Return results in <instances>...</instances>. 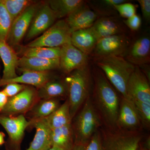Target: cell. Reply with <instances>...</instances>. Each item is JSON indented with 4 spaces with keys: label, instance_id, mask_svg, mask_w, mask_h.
Here are the masks:
<instances>
[{
    "label": "cell",
    "instance_id": "cell-17",
    "mask_svg": "<svg viewBox=\"0 0 150 150\" xmlns=\"http://www.w3.org/2000/svg\"><path fill=\"white\" fill-rule=\"evenodd\" d=\"M141 122L133 100L131 98L122 97L120 103L116 126L132 131L139 127Z\"/></svg>",
    "mask_w": 150,
    "mask_h": 150
},
{
    "label": "cell",
    "instance_id": "cell-32",
    "mask_svg": "<svg viewBox=\"0 0 150 150\" xmlns=\"http://www.w3.org/2000/svg\"><path fill=\"white\" fill-rule=\"evenodd\" d=\"M133 100L141 122L149 127L150 123V105L140 101Z\"/></svg>",
    "mask_w": 150,
    "mask_h": 150
},
{
    "label": "cell",
    "instance_id": "cell-38",
    "mask_svg": "<svg viewBox=\"0 0 150 150\" xmlns=\"http://www.w3.org/2000/svg\"><path fill=\"white\" fill-rule=\"evenodd\" d=\"M8 99V98L6 96L3 91H0V112L5 106Z\"/></svg>",
    "mask_w": 150,
    "mask_h": 150
},
{
    "label": "cell",
    "instance_id": "cell-36",
    "mask_svg": "<svg viewBox=\"0 0 150 150\" xmlns=\"http://www.w3.org/2000/svg\"><path fill=\"white\" fill-rule=\"evenodd\" d=\"M123 21L127 28L133 31L138 30L142 25V19L137 14L126 20H123Z\"/></svg>",
    "mask_w": 150,
    "mask_h": 150
},
{
    "label": "cell",
    "instance_id": "cell-3",
    "mask_svg": "<svg viewBox=\"0 0 150 150\" xmlns=\"http://www.w3.org/2000/svg\"><path fill=\"white\" fill-rule=\"evenodd\" d=\"M92 76L88 66L75 70L65 78L68 86V99L72 119L90 96Z\"/></svg>",
    "mask_w": 150,
    "mask_h": 150
},
{
    "label": "cell",
    "instance_id": "cell-15",
    "mask_svg": "<svg viewBox=\"0 0 150 150\" xmlns=\"http://www.w3.org/2000/svg\"><path fill=\"white\" fill-rule=\"evenodd\" d=\"M91 28L98 40L111 35L128 33V28L116 16L99 17Z\"/></svg>",
    "mask_w": 150,
    "mask_h": 150
},
{
    "label": "cell",
    "instance_id": "cell-39",
    "mask_svg": "<svg viewBox=\"0 0 150 150\" xmlns=\"http://www.w3.org/2000/svg\"><path fill=\"white\" fill-rule=\"evenodd\" d=\"M5 134L3 132L0 131V146H2L5 143Z\"/></svg>",
    "mask_w": 150,
    "mask_h": 150
},
{
    "label": "cell",
    "instance_id": "cell-25",
    "mask_svg": "<svg viewBox=\"0 0 150 150\" xmlns=\"http://www.w3.org/2000/svg\"><path fill=\"white\" fill-rule=\"evenodd\" d=\"M58 99H40L26 114L29 121H33L47 118L60 106Z\"/></svg>",
    "mask_w": 150,
    "mask_h": 150
},
{
    "label": "cell",
    "instance_id": "cell-37",
    "mask_svg": "<svg viewBox=\"0 0 150 150\" xmlns=\"http://www.w3.org/2000/svg\"><path fill=\"white\" fill-rule=\"evenodd\" d=\"M139 4L142 15L144 19L147 22L150 20V0H138Z\"/></svg>",
    "mask_w": 150,
    "mask_h": 150
},
{
    "label": "cell",
    "instance_id": "cell-26",
    "mask_svg": "<svg viewBox=\"0 0 150 150\" xmlns=\"http://www.w3.org/2000/svg\"><path fill=\"white\" fill-rule=\"evenodd\" d=\"M46 123L51 130L63 127L72 123L69 106L68 100L59 106L52 114L45 118Z\"/></svg>",
    "mask_w": 150,
    "mask_h": 150
},
{
    "label": "cell",
    "instance_id": "cell-22",
    "mask_svg": "<svg viewBox=\"0 0 150 150\" xmlns=\"http://www.w3.org/2000/svg\"><path fill=\"white\" fill-rule=\"evenodd\" d=\"M18 67L19 69L49 71L60 69V61L59 59H47L22 56L19 58Z\"/></svg>",
    "mask_w": 150,
    "mask_h": 150
},
{
    "label": "cell",
    "instance_id": "cell-13",
    "mask_svg": "<svg viewBox=\"0 0 150 150\" xmlns=\"http://www.w3.org/2000/svg\"><path fill=\"white\" fill-rule=\"evenodd\" d=\"M124 58L135 66L139 67L149 64L150 62L149 35H142L132 42Z\"/></svg>",
    "mask_w": 150,
    "mask_h": 150
},
{
    "label": "cell",
    "instance_id": "cell-5",
    "mask_svg": "<svg viewBox=\"0 0 150 150\" xmlns=\"http://www.w3.org/2000/svg\"><path fill=\"white\" fill-rule=\"evenodd\" d=\"M72 31L65 19L54 23L45 32L27 45L28 47H61L71 43Z\"/></svg>",
    "mask_w": 150,
    "mask_h": 150
},
{
    "label": "cell",
    "instance_id": "cell-40",
    "mask_svg": "<svg viewBox=\"0 0 150 150\" xmlns=\"http://www.w3.org/2000/svg\"><path fill=\"white\" fill-rule=\"evenodd\" d=\"M85 146L80 144H74L72 150H84Z\"/></svg>",
    "mask_w": 150,
    "mask_h": 150
},
{
    "label": "cell",
    "instance_id": "cell-29",
    "mask_svg": "<svg viewBox=\"0 0 150 150\" xmlns=\"http://www.w3.org/2000/svg\"><path fill=\"white\" fill-rule=\"evenodd\" d=\"M127 1L126 0H102L89 1L87 3L100 17L116 16L117 12L115 6Z\"/></svg>",
    "mask_w": 150,
    "mask_h": 150
},
{
    "label": "cell",
    "instance_id": "cell-12",
    "mask_svg": "<svg viewBox=\"0 0 150 150\" xmlns=\"http://www.w3.org/2000/svg\"><path fill=\"white\" fill-rule=\"evenodd\" d=\"M60 69L66 74L80 69L88 66V56L68 43L61 47Z\"/></svg>",
    "mask_w": 150,
    "mask_h": 150
},
{
    "label": "cell",
    "instance_id": "cell-19",
    "mask_svg": "<svg viewBox=\"0 0 150 150\" xmlns=\"http://www.w3.org/2000/svg\"><path fill=\"white\" fill-rule=\"evenodd\" d=\"M22 72L20 76L11 79L4 80L0 79V86L10 83L28 85L38 88L48 81L51 80V76L49 71H36L31 70L20 69Z\"/></svg>",
    "mask_w": 150,
    "mask_h": 150
},
{
    "label": "cell",
    "instance_id": "cell-41",
    "mask_svg": "<svg viewBox=\"0 0 150 150\" xmlns=\"http://www.w3.org/2000/svg\"><path fill=\"white\" fill-rule=\"evenodd\" d=\"M48 150H64L61 148L58 147L52 146V147Z\"/></svg>",
    "mask_w": 150,
    "mask_h": 150
},
{
    "label": "cell",
    "instance_id": "cell-1",
    "mask_svg": "<svg viewBox=\"0 0 150 150\" xmlns=\"http://www.w3.org/2000/svg\"><path fill=\"white\" fill-rule=\"evenodd\" d=\"M93 98L96 109L108 127L116 126L120 101L114 88L99 68L93 67Z\"/></svg>",
    "mask_w": 150,
    "mask_h": 150
},
{
    "label": "cell",
    "instance_id": "cell-24",
    "mask_svg": "<svg viewBox=\"0 0 150 150\" xmlns=\"http://www.w3.org/2000/svg\"><path fill=\"white\" fill-rule=\"evenodd\" d=\"M38 99H58L68 95V86L65 81L50 80L37 89Z\"/></svg>",
    "mask_w": 150,
    "mask_h": 150
},
{
    "label": "cell",
    "instance_id": "cell-10",
    "mask_svg": "<svg viewBox=\"0 0 150 150\" xmlns=\"http://www.w3.org/2000/svg\"><path fill=\"white\" fill-rule=\"evenodd\" d=\"M38 5L32 4L25 9L13 21L6 42L13 48L18 47L29 29L33 19L38 8Z\"/></svg>",
    "mask_w": 150,
    "mask_h": 150
},
{
    "label": "cell",
    "instance_id": "cell-30",
    "mask_svg": "<svg viewBox=\"0 0 150 150\" xmlns=\"http://www.w3.org/2000/svg\"><path fill=\"white\" fill-rule=\"evenodd\" d=\"M13 21L21 14L25 10L32 4L29 0H1Z\"/></svg>",
    "mask_w": 150,
    "mask_h": 150
},
{
    "label": "cell",
    "instance_id": "cell-6",
    "mask_svg": "<svg viewBox=\"0 0 150 150\" xmlns=\"http://www.w3.org/2000/svg\"><path fill=\"white\" fill-rule=\"evenodd\" d=\"M0 124L8 135L6 143L7 150H21V144L25 131L29 126V122L23 115H8L0 114Z\"/></svg>",
    "mask_w": 150,
    "mask_h": 150
},
{
    "label": "cell",
    "instance_id": "cell-20",
    "mask_svg": "<svg viewBox=\"0 0 150 150\" xmlns=\"http://www.w3.org/2000/svg\"><path fill=\"white\" fill-rule=\"evenodd\" d=\"M0 57L4 66L1 79L7 80L16 77L19 58L13 48L6 41H0Z\"/></svg>",
    "mask_w": 150,
    "mask_h": 150
},
{
    "label": "cell",
    "instance_id": "cell-21",
    "mask_svg": "<svg viewBox=\"0 0 150 150\" xmlns=\"http://www.w3.org/2000/svg\"><path fill=\"white\" fill-rule=\"evenodd\" d=\"M97 41L96 36L91 28L72 33L71 44L88 56L91 55Z\"/></svg>",
    "mask_w": 150,
    "mask_h": 150
},
{
    "label": "cell",
    "instance_id": "cell-33",
    "mask_svg": "<svg viewBox=\"0 0 150 150\" xmlns=\"http://www.w3.org/2000/svg\"><path fill=\"white\" fill-rule=\"evenodd\" d=\"M115 8L120 16L126 19L136 14L137 7L129 1L115 6Z\"/></svg>",
    "mask_w": 150,
    "mask_h": 150
},
{
    "label": "cell",
    "instance_id": "cell-11",
    "mask_svg": "<svg viewBox=\"0 0 150 150\" xmlns=\"http://www.w3.org/2000/svg\"><path fill=\"white\" fill-rule=\"evenodd\" d=\"M129 98L150 105V87L149 79L140 69L135 66L127 85Z\"/></svg>",
    "mask_w": 150,
    "mask_h": 150
},
{
    "label": "cell",
    "instance_id": "cell-9",
    "mask_svg": "<svg viewBox=\"0 0 150 150\" xmlns=\"http://www.w3.org/2000/svg\"><path fill=\"white\" fill-rule=\"evenodd\" d=\"M38 100L37 90L32 87L26 86L24 90L15 96L8 98L0 114L23 115L28 112Z\"/></svg>",
    "mask_w": 150,
    "mask_h": 150
},
{
    "label": "cell",
    "instance_id": "cell-8",
    "mask_svg": "<svg viewBox=\"0 0 150 150\" xmlns=\"http://www.w3.org/2000/svg\"><path fill=\"white\" fill-rule=\"evenodd\" d=\"M103 150H139L142 135L135 131L103 132Z\"/></svg>",
    "mask_w": 150,
    "mask_h": 150
},
{
    "label": "cell",
    "instance_id": "cell-42",
    "mask_svg": "<svg viewBox=\"0 0 150 150\" xmlns=\"http://www.w3.org/2000/svg\"><path fill=\"white\" fill-rule=\"evenodd\" d=\"M146 150V149H144V150Z\"/></svg>",
    "mask_w": 150,
    "mask_h": 150
},
{
    "label": "cell",
    "instance_id": "cell-2",
    "mask_svg": "<svg viewBox=\"0 0 150 150\" xmlns=\"http://www.w3.org/2000/svg\"><path fill=\"white\" fill-rule=\"evenodd\" d=\"M95 66L99 68L112 86L122 97L129 98L127 85L135 66L122 56H110L94 58Z\"/></svg>",
    "mask_w": 150,
    "mask_h": 150
},
{
    "label": "cell",
    "instance_id": "cell-28",
    "mask_svg": "<svg viewBox=\"0 0 150 150\" xmlns=\"http://www.w3.org/2000/svg\"><path fill=\"white\" fill-rule=\"evenodd\" d=\"M19 52L22 56L35 57L47 59H59L61 54V47H28L27 46L19 48Z\"/></svg>",
    "mask_w": 150,
    "mask_h": 150
},
{
    "label": "cell",
    "instance_id": "cell-35",
    "mask_svg": "<svg viewBox=\"0 0 150 150\" xmlns=\"http://www.w3.org/2000/svg\"><path fill=\"white\" fill-rule=\"evenodd\" d=\"M5 86V87L3 90V91L8 98L15 96L24 90L26 87V86L25 85L15 83L8 84Z\"/></svg>",
    "mask_w": 150,
    "mask_h": 150
},
{
    "label": "cell",
    "instance_id": "cell-23",
    "mask_svg": "<svg viewBox=\"0 0 150 150\" xmlns=\"http://www.w3.org/2000/svg\"><path fill=\"white\" fill-rule=\"evenodd\" d=\"M51 146L64 150H72L74 145L72 123L51 131Z\"/></svg>",
    "mask_w": 150,
    "mask_h": 150
},
{
    "label": "cell",
    "instance_id": "cell-7",
    "mask_svg": "<svg viewBox=\"0 0 150 150\" xmlns=\"http://www.w3.org/2000/svg\"><path fill=\"white\" fill-rule=\"evenodd\" d=\"M132 42L128 33L103 38L98 40L91 55L94 58L110 56L124 57Z\"/></svg>",
    "mask_w": 150,
    "mask_h": 150
},
{
    "label": "cell",
    "instance_id": "cell-4",
    "mask_svg": "<svg viewBox=\"0 0 150 150\" xmlns=\"http://www.w3.org/2000/svg\"><path fill=\"white\" fill-rule=\"evenodd\" d=\"M100 125V117L89 96L72 124L74 144L85 146Z\"/></svg>",
    "mask_w": 150,
    "mask_h": 150
},
{
    "label": "cell",
    "instance_id": "cell-31",
    "mask_svg": "<svg viewBox=\"0 0 150 150\" xmlns=\"http://www.w3.org/2000/svg\"><path fill=\"white\" fill-rule=\"evenodd\" d=\"M12 22L8 12L0 0V41L6 42Z\"/></svg>",
    "mask_w": 150,
    "mask_h": 150
},
{
    "label": "cell",
    "instance_id": "cell-16",
    "mask_svg": "<svg viewBox=\"0 0 150 150\" xmlns=\"http://www.w3.org/2000/svg\"><path fill=\"white\" fill-rule=\"evenodd\" d=\"M56 19L48 3L38 8L26 33V40H30L45 32L55 23Z\"/></svg>",
    "mask_w": 150,
    "mask_h": 150
},
{
    "label": "cell",
    "instance_id": "cell-14",
    "mask_svg": "<svg viewBox=\"0 0 150 150\" xmlns=\"http://www.w3.org/2000/svg\"><path fill=\"white\" fill-rule=\"evenodd\" d=\"M98 18L97 13L85 1L65 20L73 32L91 27Z\"/></svg>",
    "mask_w": 150,
    "mask_h": 150
},
{
    "label": "cell",
    "instance_id": "cell-18",
    "mask_svg": "<svg viewBox=\"0 0 150 150\" xmlns=\"http://www.w3.org/2000/svg\"><path fill=\"white\" fill-rule=\"evenodd\" d=\"M29 122V127L35 128L36 132L29 147L26 150H49L52 147L50 136L51 129L45 118Z\"/></svg>",
    "mask_w": 150,
    "mask_h": 150
},
{
    "label": "cell",
    "instance_id": "cell-34",
    "mask_svg": "<svg viewBox=\"0 0 150 150\" xmlns=\"http://www.w3.org/2000/svg\"><path fill=\"white\" fill-rule=\"evenodd\" d=\"M84 150H103L101 134L98 130L85 146Z\"/></svg>",
    "mask_w": 150,
    "mask_h": 150
},
{
    "label": "cell",
    "instance_id": "cell-27",
    "mask_svg": "<svg viewBox=\"0 0 150 150\" xmlns=\"http://www.w3.org/2000/svg\"><path fill=\"white\" fill-rule=\"evenodd\" d=\"M85 2L83 0H51L47 3L57 19L67 18Z\"/></svg>",
    "mask_w": 150,
    "mask_h": 150
}]
</instances>
